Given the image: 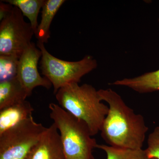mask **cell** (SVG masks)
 Here are the masks:
<instances>
[{
  "label": "cell",
  "mask_w": 159,
  "mask_h": 159,
  "mask_svg": "<svg viewBox=\"0 0 159 159\" xmlns=\"http://www.w3.org/2000/svg\"><path fill=\"white\" fill-rule=\"evenodd\" d=\"M32 116L0 134V159H26L47 129Z\"/></svg>",
  "instance_id": "obj_5"
},
{
  "label": "cell",
  "mask_w": 159,
  "mask_h": 159,
  "mask_svg": "<svg viewBox=\"0 0 159 159\" xmlns=\"http://www.w3.org/2000/svg\"><path fill=\"white\" fill-rule=\"evenodd\" d=\"M145 151L147 158L159 159V126L148 135L147 147Z\"/></svg>",
  "instance_id": "obj_16"
},
{
  "label": "cell",
  "mask_w": 159,
  "mask_h": 159,
  "mask_svg": "<svg viewBox=\"0 0 159 159\" xmlns=\"http://www.w3.org/2000/svg\"><path fill=\"white\" fill-rule=\"evenodd\" d=\"M26 159H66L59 131L54 123L47 128Z\"/></svg>",
  "instance_id": "obj_8"
},
{
  "label": "cell",
  "mask_w": 159,
  "mask_h": 159,
  "mask_svg": "<svg viewBox=\"0 0 159 159\" xmlns=\"http://www.w3.org/2000/svg\"><path fill=\"white\" fill-rule=\"evenodd\" d=\"M13 6L9 3H5L2 1L0 2V20H2L9 15L13 8Z\"/></svg>",
  "instance_id": "obj_17"
},
{
  "label": "cell",
  "mask_w": 159,
  "mask_h": 159,
  "mask_svg": "<svg viewBox=\"0 0 159 159\" xmlns=\"http://www.w3.org/2000/svg\"><path fill=\"white\" fill-rule=\"evenodd\" d=\"M29 97L16 76L0 81V110L25 101Z\"/></svg>",
  "instance_id": "obj_11"
},
{
  "label": "cell",
  "mask_w": 159,
  "mask_h": 159,
  "mask_svg": "<svg viewBox=\"0 0 159 159\" xmlns=\"http://www.w3.org/2000/svg\"><path fill=\"white\" fill-rule=\"evenodd\" d=\"M98 92L109 107L100 130L104 141L113 147L142 149L148 130L144 117L136 114L113 90L101 89Z\"/></svg>",
  "instance_id": "obj_1"
},
{
  "label": "cell",
  "mask_w": 159,
  "mask_h": 159,
  "mask_svg": "<svg viewBox=\"0 0 159 159\" xmlns=\"http://www.w3.org/2000/svg\"><path fill=\"white\" fill-rule=\"evenodd\" d=\"M37 46L42 52L40 67L42 74L52 84L54 94L65 86L78 83L83 76L97 67V61L90 55L78 61H67L50 54L44 44L38 42Z\"/></svg>",
  "instance_id": "obj_4"
},
{
  "label": "cell",
  "mask_w": 159,
  "mask_h": 159,
  "mask_svg": "<svg viewBox=\"0 0 159 159\" xmlns=\"http://www.w3.org/2000/svg\"><path fill=\"white\" fill-rule=\"evenodd\" d=\"M34 35L30 23L26 22L21 11L14 6L11 13L1 21L0 55L20 58L32 43Z\"/></svg>",
  "instance_id": "obj_6"
},
{
  "label": "cell",
  "mask_w": 159,
  "mask_h": 159,
  "mask_svg": "<svg viewBox=\"0 0 159 159\" xmlns=\"http://www.w3.org/2000/svg\"><path fill=\"white\" fill-rule=\"evenodd\" d=\"M50 116L58 129L66 159H94L93 150L98 144L88 126L58 104L49 105Z\"/></svg>",
  "instance_id": "obj_3"
},
{
  "label": "cell",
  "mask_w": 159,
  "mask_h": 159,
  "mask_svg": "<svg viewBox=\"0 0 159 159\" xmlns=\"http://www.w3.org/2000/svg\"><path fill=\"white\" fill-rule=\"evenodd\" d=\"M111 84L126 87L140 93L159 91V69L134 78L119 80Z\"/></svg>",
  "instance_id": "obj_10"
},
{
  "label": "cell",
  "mask_w": 159,
  "mask_h": 159,
  "mask_svg": "<svg viewBox=\"0 0 159 159\" xmlns=\"http://www.w3.org/2000/svg\"><path fill=\"white\" fill-rule=\"evenodd\" d=\"M55 95L60 106L85 122L93 136L100 132L109 107L93 86L74 83L60 89Z\"/></svg>",
  "instance_id": "obj_2"
},
{
  "label": "cell",
  "mask_w": 159,
  "mask_h": 159,
  "mask_svg": "<svg viewBox=\"0 0 159 159\" xmlns=\"http://www.w3.org/2000/svg\"><path fill=\"white\" fill-rule=\"evenodd\" d=\"M34 111L27 100L0 110V134L32 116Z\"/></svg>",
  "instance_id": "obj_9"
},
{
  "label": "cell",
  "mask_w": 159,
  "mask_h": 159,
  "mask_svg": "<svg viewBox=\"0 0 159 159\" xmlns=\"http://www.w3.org/2000/svg\"><path fill=\"white\" fill-rule=\"evenodd\" d=\"M97 148L103 150L107 159H146L145 150L118 148L107 145H97Z\"/></svg>",
  "instance_id": "obj_14"
},
{
  "label": "cell",
  "mask_w": 159,
  "mask_h": 159,
  "mask_svg": "<svg viewBox=\"0 0 159 159\" xmlns=\"http://www.w3.org/2000/svg\"><path fill=\"white\" fill-rule=\"evenodd\" d=\"M41 56V51L32 42L23 52L18 62L16 77L29 97L37 87L50 89L52 86L48 80L41 76L39 72L38 63Z\"/></svg>",
  "instance_id": "obj_7"
},
{
  "label": "cell",
  "mask_w": 159,
  "mask_h": 159,
  "mask_svg": "<svg viewBox=\"0 0 159 159\" xmlns=\"http://www.w3.org/2000/svg\"><path fill=\"white\" fill-rule=\"evenodd\" d=\"M65 0H45L42 10L41 20L34 35L38 42L46 43L50 38V29L55 16L65 2Z\"/></svg>",
  "instance_id": "obj_12"
},
{
  "label": "cell",
  "mask_w": 159,
  "mask_h": 159,
  "mask_svg": "<svg viewBox=\"0 0 159 159\" xmlns=\"http://www.w3.org/2000/svg\"><path fill=\"white\" fill-rule=\"evenodd\" d=\"M3 2L17 7L24 16L28 18L35 34L38 26V17L45 0H6Z\"/></svg>",
  "instance_id": "obj_13"
},
{
  "label": "cell",
  "mask_w": 159,
  "mask_h": 159,
  "mask_svg": "<svg viewBox=\"0 0 159 159\" xmlns=\"http://www.w3.org/2000/svg\"><path fill=\"white\" fill-rule=\"evenodd\" d=\"M19 58L7 55H0V81L16 77Z\"/></svg>",
  "instance_id": "obj_15"
},
{
  "label": "cell",
  "mask_w": 159,
  "mask_h": 159,
  "mask_svg": "<svg viewBox=\"0 0 159 159\" xmlns=\"http://www.w3.org/2000/svg\"><path fill=\"white\" fill-rule=\"evenodd\" d=\"M148 159V158H147V159Z\"/></svg>",
  "instance_id": "obj_18"
}]
</instances>
